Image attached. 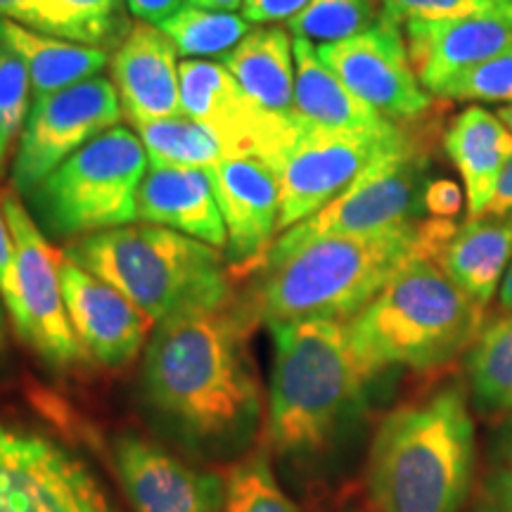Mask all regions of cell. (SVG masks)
<instances>
[{
  "instance_id": "ac0fdd59",
  "label": "cell",
  "mask_w": 512,
  "mask_h": 512,
  "mask_svg": "<svg viewBox=\"0 0 512 512\" xmlns=\"http://www.w3.org/2000/svg\"><path fill=\"white\" fill-rule=\"evenodd\" d=\"M174 43L157 24L133 19L131 29L112 50V83L121 110L133 126L181 117V72Z\"/></svg>"
},
{
  "instance_id": "83f0119b",
  "label": "cell",
  "mask_w": 512,
  "mask_h": 512,
  "mask_svg": "<svg viewBox=\"0 0 512 512\" xmlns=\"http://www.w3.org/2000/svg\"><path fill=\"white\" fill-rule=\"evenodd\" d=\"M157 27L174 43L178 55H185L188 60H209V57L223 60L254 29V24L238 12L183 5L171 17L162 19Z\"/></svg>"
},
{
  "instance_id": "ab89813d",
  "label": "cell",
  "mask_w": 512,
  "mask_h": 512,
  "mask_svg": "<svg viewBox=\"0 0 512 512\" xmlns=\"http://www.w3.org/2000/svg\"><path fill=\"white\" fill-rule=\"evenodd\" d=\"M512 214V157L505 164L501 178H498L496 192L491 197L484 216H510Z\"/></svg>"
},
{
  "instance_id": "836d02e7",
  "label": "cell",
  "mask_w": 512,
  "mask_h": 512,
  "mask_svg": "<svg viewBox=\"0 0 512 512\" xmlns=\"http://www.w3.org/2000/svg\"><path fill=\"white\" fill-rule=\"evenodd\" d=\"M31 74L10 46L0 41V126L8 143L19 138L31 110Z\"/></svg>"
},
{
  "instance_id": "cb8c5ba5",
  "label": "cell",
  "mask_w": 512,
  "mask_h": 512,
  "mask_svg": "<svg viewBox=\"0 0 512 512\" xmlns=\"http://www.w3.org/2000/svg\"><path fill=\"white\" fill-rule=\"evenodd\" d=\"M223 64L238 86L266 112L297 117L294 112V38L271 24L254 27Z\"/></svg>"
},
{
  "instance_id": "3957f363",
  "label": "cell",
  "mask_w": 512,
  "mask_h": 512,
  "mask_svg": "<svg viewBox=\"0 0 512 512\" xmlns=\"http://www.w3.org/2000/svg\"><path fill=\"white\" fill-rule=\"evenodd\" d=\"M475 479V420L463 382L401 403L377 425L366 465L377 512H463Z\"/></svg>"
},
{
  "instance_id": "7c38bea8",
  "label": "cell",
  "mask_w": 512,
  "mask_h": 512,
  "mask_svg": "<svg viewBox=\"0 0 512 512\" xmlns=\"http://www.w3.org/2000/svg\"><path fill=\"white\" fill-rule=\"evenodd\" d=\"M403 133L406 124L389 133H335L302 121L299 136L273 166L280 183V230L311 219L337 200Z\"/></svg>"
},
{
  "instance_id": "d590c367",
  "label": "cell",
  "mask_w": 512,
  "mask_h": 512,
  "mask_svg": "<svg viewBox=\"0 0 512 512\" xmlns=\"http://www.w3.org/2000/svg\"><path fill=\"white\" fill-rule=\"evenodd\" d=\"M0 299H3L5 311L12 318V325H17L19 318H22V299H19L17 283V256L15 240H12L3 207H0Z\"/></svg>"
},
{
  "instance_id": "4316f807",
  "label": "cell",
  "mask_w": 512,
  "mask_h": 512,
  "mask_svg": "<svg viewBox=\"0 0 512 512\" xmlns=\"http://www.w3.org/2000/svg\"><path fill=\"white\" fill-rule=\"evenodd\" d=\"M465 373L479 411L512 415V313L484 323L465 354Z\"/></svg>"
},
{
  "instance_id": "d4e9b609",
  "label": "cell",
  "mask_w": 512,
  "mask_h": 512,
  "mask_svg": "<svg viewBox=\"0 0 512 512\" xmlns=\"http://www.w3.org/2000/svg\"><path fill=\"white\" fill-rule=\"evenodd\" d=\"M0 41L15 50L27 64L36 98L93 79L112 62L110 50L64 41L3 17H0Z\"/></svg>"
},
{
  "instance_id": "44dd1931",
  "label": "cell",
  "mask_w": 512,
  "mask_h": 512,
  "mask_svg": "<svg viewBox=\"0 0 512 512\" xmlns=\"http://www.w3.org/2000/svg\"><path fill=\"white\" fill-rule=\"evenodd\" d=\"M294 112L306 126L335 133H389L401 126L356 98L306 38H294Z\"/></svg>"
},
{
  "instance_id": "9a60e30c",
  "label": "cell",
  "mask_w": 512,
  "mask_h": 512,
  "mask_svg": "<svg viewBox=\"0 0 512 512\" xmlns=\"http://www.w3.org/2000/svg\"><path fill=\"white\" fill-rule=\"evenodd\" d=\"M114 470L136 512H223L226 479L185 463L157 441L121 434L112 446Z\"/></svg>"
},
{
  "instance_id": "f546056e",
  "label": "cell",
  "mask_w": 512,
  "mask_h": 512,
  "mask_svg": "<svg viewBox=\"0 0 512 512\" xmlns=\"http://www.w3.org/2000/svg\"><path fill=\"white\" fill-rule=\"evenodd\" d=\"M223 512H302L278 484L268 446H254L226 477Z\"/></svg>"
},
{
  "instance_id": "d6a6232c",
  "label": "cell",
  "mask_w": 512,
  "mask_h": 512,
  "mask_svg": "<svg viewBox=\"0 0 512 512\" xmlns=\"http://www.w3.org/2000/svg\"><path fill=\"white\" fill-rule=\"evenodd\" d=\"M439 100L512 102V48L458 74L434 93Z\"/></svg>"
},
{
  "instance_id": "ee69618b",
  "label": "cell",
  "mask_w": 512,
  "mask_h": 512,
  "mask_svg": "<svg viewBox=\"0 0 512 512\" xmlns=\"http://www.w3.org/2000/svg\"><path fill=\"white\" fill-rule=\"evenodd\" d=\"M3 299H0V354L8 347V330H5V313H3Z\"/></svg>"
},
{
  "instance_id": "e0dca14e",
  "label": "cell",
  "mask_w": 512,
  "mask_h": 512,
  "mask_svg": "<svg viewBox=\"0 0 512 512\" xmlns=\"http://www.w3.org/2000/svg\"><path fill=\"white\" fill-rule=\"evenodd\" d=\"M60 280L69 323L83 351L105 368L128 366L143 349L155 320L64 252Z\"/></svg>"
},
{
  "instance_id": "ba28073f",
  "label": "cell",
  "mask_w": 512,
  "mask_h": 512,
  "mask_svg": "<svg viewBox=\"0 0 512 512\" xmlns=\"http://www.w3.org/2000/svg\"><path fill=\"white\" fill-rule=\"evenodd\" d=\"M446 102H437L427 117L406 124V133L392 150L377 157L328 207L275 238L271 252H287L325 235L382 233L422 221L432 150Z\"/></svg>"
},
{
  "instance_id": "d6986e66",
  "label": "cell",
  "mask_w": 512,
  "mask_h": 512,
  "mask_svg": "<svg viewBox=\"0 0 512 512\" xmlns=\"http://www.w3.org/2000/svg\"><path fill=\"white\" fill-rule=\"evenodd\" d=\"M406 46L427 93L512 48V15H472L406 22Z\"/></svg>"
},
{
  "instance_id": "7402d4cb",
  "label": "cell",
  "mask_w": 512,
  "mask_h": 512,
  "mask_svg": "<svg viewBox=\"0 0 512 512\" xmlns=\"http://www.w3.org/2000/svg\"><path fill=\"white\" fill-rule=\"evenodd\" d=\"M444 150L465 185L467 219L486 214L498 178L512 157V131L498 114L472 105L458 112L444 133Z\"/></svg>"
},
{
  "instance_id": "f1b7e54d",
  "label": "cell",
  "mask_w": 512,
  "mask_h": 512,
  "mask_svg": "<svg viewBox=\"0 0 512 512\" xmlns=\"http://www.w3.org/2000/svg\"><path fill=\"white\" fill-rule=\"evenodd\" d=\"M143 140L150 162H169L185 166H214L226 159V150L216 140L214 133L195 119L171 117L159 121H147V124L133 126Z\"/></svg>"
},
{
  "instance_id": "52a82bcc",
  "label": "cell",
  "mask_w": 512,
  "mask_h": 512,
  "mask_svg": "<svg viewBox=\"0 0 512 512\" xmlns=\"http://www.w3.org/2000/svg\"><path fill=\"white\" fill-rule=\"evenodd\" d=\"M150 157L143 140L114 126L64 159L27 200L43 233L76 240L138 221L136 195Z\"/></svg>"
},
{
  "instance_id": "603a6c76",
  "label": "cell",
  "mask_w": 512,
  "mask_h": 512,
  "mask_svg": "<svg viewBox=\"0 0 512 512\" xmlns=\"http://www.w3.org/2000/svg\"><path fill=\"white\" fill-rule=\"evenodd\" d=\"M510 259L512 214L467 219L439 249L434 261L467 297L486 309L501 290Z\"/></svg>"
},
{
  "instance_id": "9c48e42d",
  "label": "cell",
  "mask_w": 512,
  "mask_h": 512,
  "mask_svg": "<svg viewBox=\"0 0 512 512\" xmlns=\"http://www.w3.org/2000/svg\"><path fill=\"white\" fill-rule=\"evenodd\" d=\"M0 512H117L79 456L48 434L0 420Z\"/></svg>"
},
{
  "instance_id": "8d00e7d4",
  "label": "cell",
  "mask_w": 512,
  "mask_h": 512,
  "mask_svg": "<svg viewBox=\"0 0 512 512\" xmlns=\"http://www.w3.org/2000/svg\"><path fill=\"white\" fill-rule=\"evenodd\" d=\"M465 195L451 178H430L425 188V214L430 219H456L463 209Z\"/></svg>"
},
{
  "instance_id": "f6af8a7d",
  "label": "cell",
  "mask_w": 512,
  "mask_h": 512,
  "mask_svg": "<svg viewBox=\"0 0 512 512\" xmlns=\"http://www.w3.org/2000/svg\"><path fill=\"white\" fill-rule=\"evenodd\" d=\"M8 138H5L3 133V126H0V174H3L5 169V159H8Z\"/></svg>"
},
{
  "instance_id": "2e32d148",
  "label": "cell",
  "mask_w": 512,
  "mask_h": 512,
  "mask_svg": "<svg viewBox=\"0 0 512 512\" xmlns=\"http://www.w3.org/2000/svg\"><path fill=\"white\" fill-rule=\"evenodd\" d=\"M207 174L226 223L230 273L259 271L280 230L278 176L266 162L252 157H226L207 166Z\"/></svg>"
},
{
  "instance_id": "74e56055",
  "label": "cell",
  "mask_w": 512,
  "mask_h": 512,
  "mask_svg": "<svg viewBox=\"0 0 512 512\" xmlns=\"http://www.w3.org/2000/svg\"><path fill=\"white\" fill-rule=\"evenodd\" d=\"M309 3L311 0H245L242 3V15L254 27H271V24L278 22H290Z\"/></svg>"
},
{
  "instance_id": "e575fe53",
  "label": "cell",
  "mask_w": 512,
  "mask_h": 512,
  "mask_svg": "<svg viewBox=\"0 0 512 512\" xmlns=\"http://www.w3.org/2000/svg\"><path fill=\"white\" fill-rule=\"evenodd\" d=\"M380 12L394 22L456 19L472 15H512V0H377Z\"/></svg>"
},
{
  "instance_id": "60d3db41",
  "label": "cell",
  "mask_w": 512,
  "mask_h": 512,
  "mask_svg": "<svg viewBox=\"0 0 512 512\" xmlns=\"http://www.w3.org/2000/svg\"><path fill=\"white\" fill-rule=\"evenodd\" d=\"M38 0H0V17L34 27Z\"/></svg>"
},
{
  "instance_id": "b9f144b4",
  "label": "cell",
  "mask_w": 512,
  "mask_h": 512,
  "mask_svg": "<svg viewBox=\"0 0 512 512\" xmlns=\"http://www.w3.org/2000/svg\"><path fill=\"white\" fill-rule=\"evenodd\" d=\"M245 0H188V5H195V8L204 10H223V12H235L242 8Z\"/></svg>"
},
{
  "instance_id": "277c9868",
  "label": "cell",
  "mask_w": 512,
  "mask_h": 512,
  "mask_svg": "<svg viewBox=\"0 0 512 512\" xmlns=\"http://www.w3.org/2000/svg\"><path fill=\"white\" fill-rule=\"evenodd\" d=\"M264 444L275 456L313 458L335 446L366 401V375L351 351L347 323L273 325Z\"/></svg>"
},
{
  "instance_id": "5b68a950",
  "label": "cell",
  "mask_w": 512,
  "mask_h": 512,
  "mask_svg": "<svg viewBox=\"0 0 512 512\" xmlns=\"http://www.w3.org/2000/svg\"><path fill=\"white\" fill-rule=\"evenodd\" d=\"M486 309L434 259H413L347 323L351 351L370 382L389 368L430 373L470 351Z\"/></svg>"
},
{
  "instance_id": "4fadbf2b",
  "label": "cell",
  "mask_w": 512,
  "mask_h": 512,
  "mask_svg": "<svg viewBox=\"0 0 512 512\" xmlns=\"http://www.w3.org/2000/svg\"><path fill=\"white\" fill-rule=\"evenodd\" d=\"M178 72L183 114L209 128L226 157L261 159L273 169L302 131L297 117L256 105L223 62L183 60Z\"/></svg>"
},
{
  "instance_id": "6da1fadb",
  "label": "cell",
  "mask_w": 512,
  "mask_h": 512,
  "mask_svg": "<svg viewBox=\"0 0 512 512\" xmlns=\"http://www.w3.org/2000/svg\"><path fill=\"white\" fill-rule=\"evenodd\" d=\"M249 299L197 304L157 323L145 347L143 401L171 437L207 458L245 456L264 415L249 339Z\"/></svg>"
},
{
  "instance_id": "7a4b0ae2",
  "label": "cell",
  "mask_w": 512,
  "mask_h": 512,
  "mask_svg": "<svg viewBox=\"0 0 512 512\" xmlns=\"http://www.w3.org/2000/svg\"><path fill=\"white\" fill-rule=\"evenodd\" d=\"M451 219H425L382 233L325 235L268 252L249 297L268 328L302 320L349 323L413 259H437L456 233Z\"/></svg>"
},
{
  "instance_id": "484cf974",
  "label": "cell",
  "mask_w": 512,
  "mask_h": 512,
  "mask_svg": "<svg viewBox=\"0 0 512 512\" xmlns=\"http://www.w3.org/2000/svg\"><path fill=\"white\" fill-rule=\"evenodd\" d=\"M128 15L126 0H38L31 29L112 53L131 29Z\"/></svg>"
},
{
  "instance_id": "8992f818",
  "label": "cell",
  "mask_w": 512,
  "mask_h": 512,
  "mask_svg": "<svg viewBox=\"0 0 512 512\" xmlns=\"http://www.w3.org/2000/svg\"><path fill=\"white\" fill-rule=\"evenodd\" d=\"M64 254L143 309L155 323L197 304L233 297V273L221 249L178 230L128 223L76 238Z\"/></svg>"
},
{
  "instance_id": "30bf717a",
  "label": "cell",
  "mask_w": 512,
  "mask_h": 512,
  "mask_svg": "<svg viewBox=\"0 0 512 512\" xmlns=\"http://www.w3.org/2000/svg\"><path fill=\"white\" fill-rule=\"evenodd\" d=\"M124 119L117 88L105 76H93L62 91L38 95L19 133L12 162V188L27 197L64 159Z\"/></svg>"
},
{
  "instance_id": "f35d334b",
  "label": "cell",
  "mask_w": 512,
  "mask_h": 512,
  "mask_svg": "<svg viewBox=\"0 0 512 512\" xmlns=\"http://www.w3.org/2000/svg\"><path fill=\"white\" fill-rule=\"evenodd\" d=\"M128 10L136 19H143V22L159 24L162 19L171 17L178 12L183 5H188V0H126Z\"/></svg>"
},
{
  "instance_id": "8fae6325",
  "label": "cell",
  "mask_w": 512,
  "mask_h": 512,
  "mask_svg": "<svg viewBox=\"0 0 512 512\" xmlns=\"http://www.w3.org/2000/svg\"><path fill=\"white\" fill-rule=\"evenodd\" d=\"M0 207L15 240L17 283L19 299H22V318L15 325L17 335L50 368L69 370L88 358V354L83 351L79 337L74 335L67 306H64L60 280L62 254L50 247L15 188L0 192Z\"/></svg>"
},
{
  "instance_id": "4dcf8cb0",
  "label": "cell",
  "mask_w": 512,
  "mask_h": 512,
  "mask_svg": "<svg viewBox=\"0 0 512 512\" xmlns=\"http://www.w3.org/2000/svg\"><path fill=\"white\" fill-rule=\"evenodd\" d=\"M380 19L375 0H311L306 8L287 22L294 38L339 43L373 27Z\"/></svg>"
},
{
  "instance_id": "bcb514c9",
  "label": "cell",
  "mask_w": 512,
  "mask_h": 512,
  "mask_svg": "<svg viewBox=\"0 0 512 512\" xmlns=\"http://www.w3.org/2000/svg\"><path fill=\"white\" fill-rule=\"evenodd\" d=\"M498 119H501L503 124L512 131V102H510V105H505V107H501V110H498Z\"/></svg>"
},
{
  "instance_id": "1f68e13d",
  "label": "cell",
  "mask_w": 512,
  "mask_h": 512,
  "mask_svg": "<svg viewBox=\"0 0 512 512\" xmlns=\"http://www.w3.org/2000/svg\"><path fill=\"white\" fill-rule=\"evenodd\" d=\"M463 512H512V415L489 437L482 470Z\"/></svg>"
},
{
  "instance_id": "5bb4252c",
  "label": "cell",
  "mask_w": 512,
  "mask_h": 512,
  "mask_svg": "<svg viewBox=\"0 0 512 512\" xmlns=\"http://www.w3.org/2000/svg\"><path fill=\"white\" fill-rule=\"evenodd\" d=\"M316 48L344 86L392 124H413L439 102L415 76L401 24L382 12L373 27L358 36Z\"/></svg>"
},
{
  "instance_id": "ffe728a7",
  "label": "cell",
  "mask_w": 512,
  "mask_h": 512,
  "mask_svg": "<svg viewBox=\"0 0 512 512\" xmlns=\"http://www.w3.org/2000/svg\"><path fill=\"white\" fill-rule=\"evenodd\" d=\"M136 216L140 223L178 230L216 249L228 245L214 185L202 166L150 162L136 195Z\"/></svg>"
},
{
  "instance_id": "7bdbcfd3",
  "label": "cell",
  "mask_w": 512,
  "mask_h": 512,
  "mask_svg": "<svg viewBox=\"0 0 512 512\" xmlns=\"http://www.w3.org/2000/svg\"><path fill=\"white\" fill-rule=\"evenodd\" d=\"M498 302H501V309L505 313H512V264L508 268V273H505L501 290H498Z\"/></svg>"
}]
</instances>
